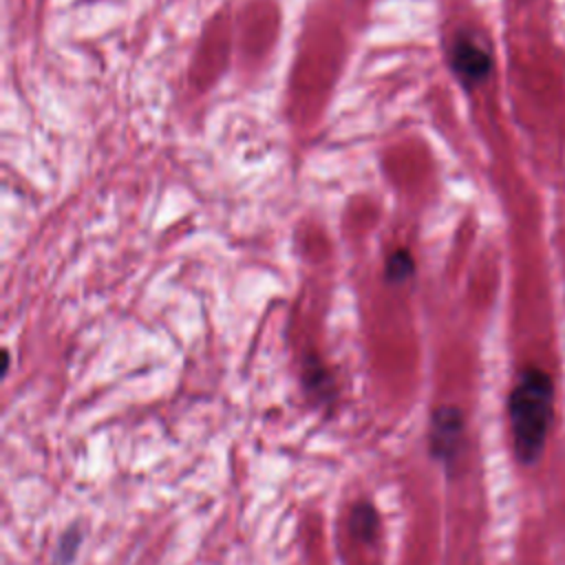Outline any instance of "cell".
I'll list each match as a JSON object with an SVG mask.
<instances>
[{"label": "cell", "instance_id": "1", "mask_svg": "<svg viewBox=\"0 0 565 565\" xmlns=\"http://www.w3.org/2000/svg\"><path fill=\"white\" fill-rule=\"evenodd\" d=\"M552 380L547 373L539 369L523 371L516 386L510 393V424L516 455L523 461H534L543 448L552 417Z\"/></svg>", "mask_w": 565, "mask_h": 565}, {"label": "cell", "instance_id": "2", "mask_svg": "<svg viewBox=\"0 0 565 565\" xmlns=\"http://www.w3.org/2000/svg\"><path fill=\"white\" fill-rule=\"evenodd\" d=\"M461 413L457 408L444 406L433 415L430 426V448L435 457L441 461H450L457 455L459 441H461Z\"/></svg>", "mask_w": 565, "mask_h": 565}, {"label": "cell", "instance_id": "3", "mask_svg": "<svg viewBox=\"0 0 565 565\" xmlns=\"http://www.w3.org/2000/svg\"><path fill=\"white\" fill-rule=\"evenodd\" d=\"M452 64L457 73L468 82H479L488 77V73L492 71V60L488 49H483L475 40H457L452 51Z\"/></svg>", "mask_w": 565, "mask_h": 565}, {"label": "cell", "instance_id": "4", "mask_svg": "<svg viewBox=\"0 0 565 565\" xmlns=\"http://www.w3.org/2000/svg\"><path fill=\"white\" fill-rule=\"evenodd\" d=\"M351 534L362 541V543H371L377 534V512L371 503L362 501L358 505H353L351 510Z\"/></svg>", "mask_w": 565, "mask_h": 565}, {"label": "cell", "instance_id": "5", "mask_svg": "<svg viewBox=\"0 0 565 565\" xmlns=\"http://www.w3.org/2000/svg\"><path fill=\"white\" fill-rule=\"evenodd\" d=\"M77 545H79V534H77L75 530L66 532L64 539H62V543H60V547H57V558H62V554H66V563H64V565H68V563H71V556H73L75 550H77Z\"/></svg>", "mask_w": 565, "mask_h": 565}, {"label": "cell", "instance_id": "6", "mask_svg": "<svg viewBox=\"0 0 565 565\" xmlns=\"http://www.w3.org/2000/svg\"><path fill=\"white\" fill-rule=\"evenodd\" d=\"M386 271H388L391 278H404V276H408V254H406V256H404V254L393 256L391 263H388V267H386Z\"/></svg>", "mask_w": 565, "mask_h": 565}]
</instances>
